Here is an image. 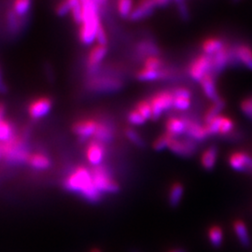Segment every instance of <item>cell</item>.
<instances>
[{
  "label": "cell",
  "instance_id": "obj_4",
  "mask_svg": "<svg viewBox=\"0 0 252 252\" xmlns=\"http://www.w3.org/2000/svg\"><path fill=\"white\" fill-rule=\"evenodd\" d=\"M94 181L90 168L77 166L63 180V188L74 193L82 195L87 189L93 187Z\"/></svg>",
  "mask_w": 252,
  "mask_h": 252
},
{
  "label": "cell",
  "instance_id": "obj_29",
  "mask_svg": "<svg viewBox=\"0 0 252 252\" xmlns=\"http://www.w3.org/2000/svg\"><path fill=\"white\" fill-rule=\"evenodd\" d=\"M233 227H234V233L236 234V237H237L239 243L241 244L242 247L249 248L252 242H251V237L249 234L248 228L245 224V222L241 220H237L234 221Z\"/></svg>",
  "mask_w": 252,
  "mask_h": 252
},
{
  "label": "cell",
  "instance_id": "obj_25",
  "mask_svg": "<svg viewBox=\"0 0 252 252\" xmlns=\"http://www.w3.org/2000/svg\"><path fill=\"white\" fill-rule=\"evenodd\" d=\"M27 165L36 171H44L51 167L52 161L45 153L37 152L30 154L27 161Z\"/></svg>",
  "mask_w": 252,
  "mask_h": 252
},
{
  "label": "cell",
  "instance_id": "obj_12",
  "mask_svg": "<svg viewBox=\"0 0 252 252\" xmlns=\"http://www.w3.org/2000/svg\"><path fill=\"white\" fill-rule=\"evenodd\" d=\"M234 67L244 66L252 71V47L247 43H237L232 46Z\"/></svg>",
  "mask_w": 252,
  "mask_h": 252
},
{
  "label": "cell",
  "instance_id": "obj_43",
  "mask_svg": "<svg viewBox=\"0 0 252 252\" xmlns=\"http://www.w3.org/2000/svg\"><path fill=\"white\" fill-rule=\"evenodd\" d=\"M225 137L227 138V140H230L232 142H235V141H238V140H240L242 138V135H241V133H239V132L234 130V132H232L230 135H227Z\"/></svg>",
  "mask_w": 252,
  "mask_h": 252
},
{
  "label": "cell",
  "instance_id": "obj_27",
  "mask_svg": "<svg viewBox=\"0 0 252 252\" xmlns=\"http://www.w3.org/2000/svg\"><path fill=\"white\" fill-rule=\"evenodd\" d=\"M184 186L180 182H175L172 184L168 192V205L173 208L180 206L183 195H184Z\"/></svg>",
  "mask_w": 252,
  "mask_h": 252
},
{
  "label": "cell",
  "instance_id": "obj_18",
  "mask_svg": "<svg viewBox=\"0 0 252 252\" xmlns=\"http://www.w3.org/2000/svg\"><path fill=\"white\" fill-rule=\"evenodd\" d=\"M230 166L237 172L252 173V157L244 152H235L229 156Z\"/></svg>",
  "mask_w": 252,
  "mask_h": 252
},
{
  "label": "cell",
  "instance_id": "obj_22",
  "mask_svg": "<svg viewBox=\"0 0 252 252\" xmlns=\"http://www.w3.org/2000/svg\"><path fill=\"white\" fill-rule=\"evenodd\" d=\"M165 132L174 136L175 138L185 135L187 122L183 115L181 116H170L165 121Z\"/></svg>",
  "mask_w": 252,
  "mask_h": 252
},
{
  "label": "cell",
  "instance_id": "obj_49",
  "mask_svg": "<svg viewBox=\"0 0 252 252\" xmlns=\"http://www.w3.org/2000/svg\"><path fill=\"white\" fill-rule=\"evenodd\" d=\"M177 4H178V6H180V5H182V4H185V2H184V0H174Z\"/></svg>",
  "mask_w": 252,
  "mask_h": 252
},
{
  "label": "cell",
  "instance_id": "obj_51",
  "mask_svg": "<svg viewBox=\"0 0 252 252\" xmlns=\"http://www.w3.org/2000/svg\"><path fill=\"white\" fill-rule=\"evenodd\" d=\"M0 159H1V152H0Z\"/></svg>",
  "mask_w": 252,
  "mask_h": 252
},
{
  "label": "cell",
  "instance_id": "obj_9",
  "mask_svg": "<svg viewBox=\"0 0 252 252\" xmlns=\"http://www.w3.org/2000/svg\"><path fill=\"white\" fill-rule=\"evenodd\" d=\"M98 126V120L94 118H84L75 122L71 126L74 135L79 136L82 141L93 139Z\"/></svg>",
  "mask_w": 252,
  "mask_h": 252
},
{
  "label": "cell",
  "instance_id": "obj_24",
  "mask_svg": "<svg viewBox=\"0 0 252 252\" xmlns=\"http://www.w3.org/2000/svg\"><path fill=\"white\" fill-rule=\"evenodd\" d=\"M227 44L228 43L226 41L219 36H208L201 43L202 54L212 57L220 51H221Z\"/></svg>",
  "mask_w": 252,
  "mask_h": 252
},
{
  "label": "cell",
  "instance_id": "obj_36",
  "mask_svg": "<svg viewBox=\"0 0 252 252\" xmlns=\"http://www.w3.org/2000/svg\"><path fill=\"white\" fill-rule=\"evenodd\" d=\"M125 135L126 138L137 148L143 149L146 147V141L142 135H140L135 129L132 127H127L125 129Z\"/></svg>",
  "mask_w": 252,
  "mask_h": 252
},
{
  "label": "cell",
  "instance_id": "obj_17",
  "mask_svg": "<svg viewBox=\"0 0 252 252\" xmlns=\"http://www.w3.org/2000/svg\"><path fill=\"white\" fill-rule=\"evenodd\" d=\"M156 9L157 6L154 0H138L129 17V20L132 22L142 21L153 15Z\"/></svg>",
  "mask_w": 252,
  "mask_h": 252
},
{
  "label": "cell",
  "instance_id": "obj_10",
  "mask_svg": "<svg viewBox=\"0 0 252 252\" xmlns=\"http://www.w3.org/2000/svg\"><path fill=\"white\" fill-rule=\"evenodd\" d=\"M54 107V101L49 96H39L32 100L28 107L27 113L32 120H40L46 117Z\"/></svg>",
  "mask_w": 252,
  "mask_h": 252
},
{
  "label": "cell",
  "instance_id": "obj_21",
  "mask_svg": "<svg viewBox=\"0 0 252 252\" xmlns=\"http://www.w3.org/2000/svg\"><path fill=\"white\" fill-rule=\"evenodd\" d=\"M216 78L215 75L210 73V74L206 75L199 82L204 95L209 101H211V103L216 102L218 100L221 98V96L219 93V90H218Z\"/></svg>",
  "mask_w": 252,
  "mask_h": 252
},
{
  "label": "cell",
  "instance_id": "obj_13",
  "mask_svg": "<svg viewBox=\"0 0 252 252\" xmlns=\"http://www.w3.org/2000/svg\"><path fill=\"white\" fill-rule=\"evenodd\" d=\"M135 77L137 81H142V82L164 81V80H169L171 78H174L175 72L173 69L168 68L167 66L159 70L147 69L144 67H141L135 72Z\"/></svg>",
  "mask_w": 252,
  "mask_h": 252
},
{
  "label": "cell",
  "instance_id": "obj_45",
  "mask_svg": "<svg viewBox=\"0 0 252 252\" xmlns=\"http://www.w3.org/2000/svg\"><path fill=\"white\" fill-rule=\"evenodd\" d=\"M154 1L157 6V9H162V8H166L171 3L172 0H154Z\"/></svg>",
  "mask_w": 252,
  "mask_h": 252
},
{
  "label": "cell",
  "instance_id": "obj_3",
  "mask_svg": "<svg viewBox=\"0 0 252 252\" xmlns=\"http://www.w3.org/2000/svg\"><path fill=\"white\" fill-rule=\"evenodd\" d=\"M124 84V81L117 76L98 72L87 77L85 89L94 94H109L122 90Z\"/></svg>",
  "mask_w": 252,
  "mask_h": 252
},
{
  "label": "cell",
  "instance_id": "obj_2",
  "mask_svg": "<svg viewBox=\"0 0 252 252\" xmlns=\"http://www.w3.org/2000/svg\"><path fill=\"white\" fill-rule=\"evenodd\" d=\"M1 159L12 165L27 164L30 151L27 144V134L17 133L9 140L0 143Z\"/></svg>",
  "mask_w": 252,
  "mask_h": 252
},
{
  "label": "cell",
  "instance_id": "obj_47",
  "mask_svg": "<svg viewBox=\"0 0 252 252\" xmlns=\"http://www.w3.org/2000/svg\"><path fill=\"white\" fill-rule=\"evenodd\" d=\"M4 83H3V77H2V70L0 68V91L3 90Z\"/></svg>",
  "mask_w": 252,
  "mask_h": 252
},
{
  "label": "cell",
  "instance_id": "obj_48",
  "mask_svg": "<svg viewBox=\"0 0 252 252\" xmlns=\"http://www.w3.org/2000/svg\"><path fill=\"white\" fill-rule=\"evenodd\" d=\"M187 252V251L185 249H182V248H178V249H174L171 250L170 252Z\"/></svg>",
  "mask_w": 252,
  "mask_h": 252
},
{
  "label": "cell",
  "instance_id": "obj_50",
  "mask_svg": "<svg viewBox=\"0 0 252 252\" xmlns=\"http://www.w3.org/2000/svg\"><path fill=\"white\" fill-rule=\"evenodd\" d=\"M91 252H101V251L98 250V249H94V250H92V251H91Z\"/></svg>",
  "mask_w": 252,
  "mask_h": 252
},
{
  "label": "cell",
  "instance_id": "obj_16",
  "mask_svg": "<svg viewBox=\"0 0 252 252\" xmlns=\"http://www.w3.org/2000/svg\"><path fill=\"white\" fill-rule=\"evenodd\" d=\"M106 156V145L102 144L94 139H91L86 147V158L92 167L98 166L103 163Z\"/></svg>",
  "mask_w": 252,
  "mask_h": 252
},
{
  "label": "cell",
  "instance_id": "obj_33",
  "mask_svg": "<svg viewBox=\"0 0 252 252\" xmlns=\"http://www.w3.org/2000/svg\"><path fill=\"white\" fill-rule=\"evenodd\" d=\"M23 20L24 19L19 17L17 14H15L12 11V9H9V11L7 12V17H6L7 27L9 29V32L10 33H18L23 27V24H24Z\"/></svg>",
  "mask_w": 252,
  "mask_h": 252
},
{
  "label": "cell",
  "instance_id": "obj_32",
  "mask_svg": "<svg viewBox=\"0 0 252 252\" xmlns=\"http://www.w3.org/2000/svg\"><path fill=\"white\" fill-rule=\"evenodd\" d=\"M32 7V0H12L11 9L21 18H26Z\"/></svg>",
  "mask_w": 252,
  "mask_h": 252
},
{
  "label": "cell",
  "instance_id": "obj_7",
  "mask_svg": "<svg viewBox=\"0 0 252 252\" xmlns=\"http://www.w3.org/2000/svg\"><path fill=\"white\" fill-rule=\"evenodd\" d=\"M210 73L213 74L212 57L206 54H201L195 56L188 66L189 78L198 83L206 75Z\"/></svg>",
  "mask_w": 252,
  "mask_h": 252
},
{
  "label": "cell",
  "instance_id": "obj_34",
  "mask_svg": "<svg viewBox=\"0 0 252 252\" xmlns=\"http://www.w3.org/2000/svg\"><path fill=\"white\" fill-rule=\"evenodd\" d=\"M135 5L134 0H117L116 9L119 16L123 19H129Z\"/></svg>",
  "mask_w": 252,
  "mask_h": 252
},
{
  "label": "cell",
  "instance_id": "obj_23",
  "mask_svg": "<svg viewBox=\"0 0 252 252\" xmlns=\"http://www.w3.org/2000/svg\"><path fill=\"white\" fill-rule=\"evenodd\" d=\"M136 55H138L142 60L146 57L153 55H161V49L152 39H141L136 42L135 45Z\"/></svg>",
  "mask_w": 252,
  "mask_h": 252
},
{
  "label": "cell",
  "instance_id": "obj_44",
  "mask_svg": "<svg viewBox=\"0 0 252 252\" xmlns=\"http://www.w3.org/2000/svg\"><path fill=\"white\" fill-rule=\"evenodd\" d=\"M81 1L84 2V1H88V0H81ZM91 1H94L99 5L100 8L102 9V13L105 12V10L108 8V4H109V0H91Z\"/></svg>",
  "mask_w": 252,
  "mask_h": 252
},
{
  "label": "cell",
  "instance_id": "obj_20",
  "mask_svg": "<svg viewBox=\"0 0 252 252\" xmlns=\"http://www.w3.org/2000/svg\"><path fill=\"white\" fill-rule=\"evenodd\" d=\"M114 138H115L114 126L108 121L98 120V126L93 139L107 146L112 143L114 141Z\"/></svg>",
  "mask_w": 252,
  "mask_h": 252
},
{
  "label": "cell",
  "instance_id": "obj_8",
  "mask_svg": "<svg viewBox=\"0 0 252 252\" xmlns=\"http://www.w3.org/2000/svg\"><path fill=\"white\" fill-rule=\"evenodd\" d=\"M108 45L94 44L86 57V70L88 76L96 74L101 68V63L108 55Z\"/></svg>",
  "mask_w": 252,
  "mask_h": 252
},
{
  "label": "cell",
  "instance_id": "obj_31",
  "mask_svg": "<svg viewBox=\"0 0 252 252\" xmlns=\"http://www.w3.org/2000/svg\"><path fill=\"white\" fill-rule=\"evenodd\" d=\"M17 134L15 126L6 119L0 121V143L6 142Z\"/></svg>",
  "mask_w": 252,
  "mask_h": 252
},
{
  "label": "cell",
  "instance_id": "obj_19",
  "mask_svg": "<svg viewBox=\"0 0 252 252\" xmlns=\"http://www.w3.org/2000/svg\"><path fill=\"white\" fill-rule=\"evenodd\" d=\"M212 63H213V75H215L216 77L219 74L224 71L228 66H231V63H232L231 45L227 44L221 51L213 55Z\"/></svg>",
  "mask_w": 252,
  "mask_h": 252
},
{
  "label": "cell",
  "instance_id": "obj_28",
  "mask_svg": "<svg viewBox=\"0 0 252 252\" xmlns=\"http://www.w3.org/2000/svg\"><path fill=\"white\" fill-rule=\"evenodd\" d=\"M226 102L223 98H220L216 102H213L211 106L207 108L203 116V124L207 125L210 121H212L214 118L221 115L222 110L225 108Z\"/></svg>",
  "mask_w": 252,
  "mask_h": 252
},
{
  "label": "cell",
  "instance_id": "obj_39",
  "mask_svg": "<svg viewBox=\"0 0 252 252\" xmlns=\"http://www.w3.org/2000/svg\"><path fill=\"white\" fill-rule=\"evenodd\" d=\"M174 138H175L174 136H172L168 133L164 132L162 135L158 136L155 139V141L153 142V149L156 152H162V151H164L166 149H169V146L171 144Z\"/></svg>",
  "mask_w": 252,
  "mask_h": 252
},
{
  "label": "cell",
  "instance_id": "obj_1",
  "mask_svg": "<svg viewBox=\"0 0 252 252\" xmlns=\"http://www.w3.org/2000/svg\"><path fill=\"white\" fill-rule=\"evenodd\" d=\"M82 20L79 26V39L84 46L93 45L95 42L96 33L102 24V9L94 1L81 2Z\"/></svg>",
  "mask_w": 252,
  "mask_h": 252
},
{
  "label": "cell",
  "instance_id": "obj_15",
  "mask_svg": "<svg viewBox=\"0 0 252 252\" xmlns=\"http://www.w3.org/2000/svg\"><path fill=\"white\" fill-rule=\"evenodd\" d=\"M171 90L174 95L173 109L177 111L188 110L191 106V91L185 86H178Z\"/></svg>",
  "mask_w": 252,
  "mask_h": 252
},
{
  "label": "cell",
  "instance_id": "obj_14",
  "mask_svg": "<svg viewBox=\"0 0 252 252\" xmlns=\"http://www.w3.org/2000/svg\"><path fill=\"white\" fill-rule=\"evenodd\" d=\"M184 118L187 122V128L184 136L195 141L196 143H202L206 141L209 135L207 134L206 126L203 122H198V120L189 116H184Z\"/></svg>",
  "mask_w": 252,
  "mask_h": 252
},
{
  "label": "cell",
  "instance_id": "obj_38",
  "mask_svg": "<svg viewBox=\"0 0 252 252\" xmlns=\"http://www.w3.org/2000/svg\"><path fill=\"white\" fill-rule=\"evenodd\" d=\"M135 109L146 121L153 120V108L150 100H139L135 104Z\"/></svg>",
  "mask_w": 252,
  "mask_h": 252
},
{
  "label": "cell",
  "instance_id": "obj_37",
  "mask_svg": "<svg viewBox=\"0 0 252 252\" xmlns=\"http://www.w3.org/2000/svg\"><path fill=\"white\" fill-rule=\"evenodd\" d=\"M234 128H235V124L233 119L224 115H220L219 135L225 137L227 135H230L232 132H234Z\"/></svg>",
  "mask_w": 252,
  "mask_h": 252
},
{
  "label": "cell",
  "instance_id": "obj_5",
  "mask_svg": "<svg viewBox=\"0 0 252 252\" xmlns=\"http://www.w3.org/2000/svg\"><path fill=\"white\" fill-rule=\"evenodd\" d=\"M93 181L95 187L104 193L115 194L120 191V185L113 179V174L109 167L105 164L91 167Z\"/></svg>",
  "mask_w": 252,
  "mask_h": 252
},
{
  "label": "cell",
  "instance_id": "obj_26",
  "mask_svg": "<svg viewBox=\"0 0 252 252\" xmlns=\"http://www.w3.org/2000/svg\"><path fill=\"white\" fill-rule=\"evenodd\" d=\"M218 154H219V149L215 145L208 147L204 151V153H202L200 162L205 170L211 171L215 168L217 160H218Z\"/></svg>",
  "mask_w": 252,
  "mask_h": 252
},
{
  "label": "cell",
  "instance_id": "obj_30",
  "mask_svg": "<svg viewBox=\"0 0 252 252\" xmlns=\"http://www.w3.org/2000/svg\"><path fill=\"white\" fill-rule=\"evenodd\" d=\"M208 240L209 243L211 244L212 247L214 248H220L221 245L223 243V239H224V234H223V230L221 227L219 225H212L208 229Z\"/></svg>",
  "mask_w": 252,
  "mask_h": 252
},
{
  "label": "cell",
  "instance_id": "obj_6",
  "mask_svg": "<svg viewBox=\"0 0 252 252\" xmlns=\"http://www.w3.org/2000/svg\"><path fill=\"white\" fill-rule=\"evenodd\" d=\"M149 100L153 108V121L159 120L162 114L173 109L174 95L172 90L158 91Z\"/></svg>",
  "mask_w": 252,
  "mask_h": 252
},
{
  "label": "cell",
  "instance_id": "obj_11",
  "mask_svg": "<svg viewBox=\"0 0 252 252\" xmlns=\"http://www.w3.org/2000/svg\"><path fill=\"white\" fill-rule=\"evenodd\" d=\"M171 153L182 158L192 157L198 151V143L186 136L174 138L169 146Z\"/></svg>",
  "mask_w": 252,
  "mask_h": 252
},
{
  "label": "cell",
  "instance_id": "obj_35",
  "mask_svg": "<svg viewBox=\"0 0 252 252\" xmlns=\"http://www.w3.org/2000/svg\"><path fill=\"white\" fill-rule=\"evenodd\" d=\"M142 64L144 68L147 69H153V70H159L166 67V63L164 59H162L160 55H153V56H149L146 57Z\"/></svg>",
  "mask_w": 252,
  "mask_h": 252
},
{
  "label": "cell",
  "instance_id": "obj_42",
  "mask_svg": "<svg viewBox=\"0 0 252 252\" xmlns=\"http://www.w3.org/2000/svg\"><path fill=\"white\" fill-rule=\"evenodd\" d=\"M240 109L247 117L252 120V95L242 100L240 104Z\"/></svg>",
  "mask_w": 252,
  "mask_h": 252
},
{
  "label": "cell",
  "instance_id": "obj_46",
  "mask_svg": "<svg viewBox=\"0 0 252 252\" xmlns=\"http://www.w3.org/2000/svg\"><path fill=\"white\" fill-rule=\"evenodd\" d=\"M5 111H6V108L4 106V104L0 103V121H2L3 119H5Z\"/></svg>",
  "mask_w": 252,
  "mask_h": 252
},
{
  "label": "cell",
  "instance_id": "obj_40",
  "mask_svg": "<svg viewBox=\"0 0 252 252\" xmlns=\"http://www.w3.org/2000/svg\"><path fill=\"white\" fill-rule=\"evenodd\" d=\"M126 119H127V122H128L129 125L134 126H143V125L146 124V122H147L144 118L142 117V116L135 110V108L132 109V110H130V111L127 113Z\"/></svg>",
  "mask_w": 252,
  "mask_h": 252
},
{
  "label": "cell",
  "instance_id": "obj_41",
  "mask_svg": "<svg viewBox=\"0 0 252 252\" xmlns=\"http://www.w3.org/2000/svg\"><path fill=\"white\" fill-rule=\"evenodd\" d=\"M95 42L96 44H101V45H108V35L107 32V29L103 23L100 25L99 28L96 33V37H95Z\"/></svg>",
  "mask_w": 252,
  "mask_h": 252
}]
</instances>
